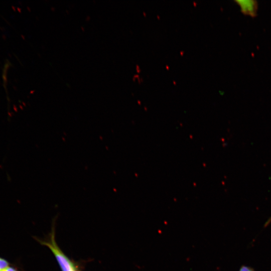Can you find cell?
<instances>
[{"instance_id":"4","label":"cell","mask_w":271,"mask_h":271,"mask_svg":"<svg viewBox=\"0 0 271 271\" xmlns=\"http://www.w3.org/2000/svg\"><path fill=\"white\" fill-rule=\"evenodd\" d=\"M238 271H254V270L249 266L242 265Z\"/></svg>"},{"instance_id":"5","label":"cell","mask_w":271,"mask_h":271,"mask_svg":"<svg viewBox=\"0 0 271 271\" xmlns=\"http://www.w3.org/2000/svg\"><path fill=\"white\" fill-rule=\"evenodd\" d=\"M2 271H20V270H19L17 267L10 265L9 266H8V267L4 269Z\"/></svg>"},{"instance_id":"2","label":"cell","mask_w":271,"mask_h":271,"mask_svg":"<svg viewBox=\"0 0 271 271\" xmlns=\"http://www.w3.org/2000/svg\"><path fill=\"white\" fill-rule=\"evenodd\" d=\"M235 3L239 6L243 14L251 17L256 16L258 8V4L256 1H235Z\"/></svg>"},{"instance_id":"1","label":"cell","mask_w":271,"mask_h":271,"mask_svg":"<svg viewBox=\"0 0 271 271\" xmlns=\"http://www.w3.org/2000/svg\"><path fill=\"white\" fill-rule=\"evenodd\" d=\"M39 242L47 247L54 254L61 271H78L74 262L71 260L59 247L55 240L54 228H52L49 238L46 240L37 239Z\"/></svg>"},{"instance_id":"7","label":"cell","mask_w":271,"mask_h":271,"mask_svg":"<svg viewBox=\"0 0 271 271\" xmlns=\"http://www.w3.org/2000/svg\"><path fill=\"white\" fill-rule=\"evenodd\" d=\"M78 271H80V270H78Z\"/></svg>"},{"instance_id":"6","label":"cell","mask_w":271,"mask_h":271,"mask_svg":"<svg viewBox=\"0 0 271 271\" xmlns=\"http://www.w3.org/2000/svg\"><path fill=\"white\" fill-rule=\"evenodd\" d=\"M271 222V216L269 217V218L266 221L265 223L264 224V226L266 227L267 225H269V224Z\"/></svg>"},{"instance_id":"3","label":"cell","mask_w":271,"mask_h":271,"mask_svg":"<svg viewBox=\"0 0 271 271\" xmlns=\"http://www.w3.org/2000/svg\"><path fill=\"white\" fill-rule=\"evenodd\" d=\"M10 265V263L5 258L0 257V271Z\"/></svg>"}]
</instances>
